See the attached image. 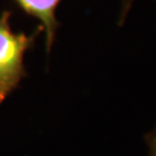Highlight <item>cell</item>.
Listing matches in <instances>:
<instances>
[{"label":"cell","mask_w":156,"mask_h":156,"mask_svg":"<svg viewBox=\"0 0 156 156\" xmlns=\"http://www.w3.org/2000/svg\"><path fill=\"white\" fill-rule=\"evenodd\" d=\"M12 13L4 11L0 15V104L16 89L28 72L24 56L34 46L42 28L31 35L14 33L11 26Z\"/></svg>","instance_id":"1"},{"label":"cell","mask_w":156,"mask_h":156,"mask_svg":"<svg viewBox=\"0 0 156 156\" xmlns=\"http://www.w3.org/2000/svg\"><path fill=\"white\" fill-rule=\"evenodd\" d=\"M16 4L27 14L36 17L41 22V28L45 33V46L50 52L55 42L58 21L56 12L62 0H15Z\"/></svg>","instance_id":"2"},{"label":"cell","mask_w":156,"mask_h":156,"mask_svg":"<svg viewBox=\"0 0 156 156\" xmlns=\"http://www.w3.org/2000/svg\"><path fill=\"white\" fill-rule=\"evenodd\" d=\"M151 155L156 156V134L154 135V138L151 139Z\"/></svg>","instance_id":"3"},{"label":"cell","mask_w":156,"mask_h":156,"mask_svg":"<svg viewBox=\"0 0 156 156\" xmlns=\"http://www.w3.org/2000/svg\"><path fill=\"white\" fill-rule=\"evenodd\" d=\"M132 1H133V0H128V1H127V4H128V5H127V8H126V11H127V9H128V7L131 6V4H132ZM125 13H126V12H125Z\"/></svg>","instance_id":"4"}]
</instances>
